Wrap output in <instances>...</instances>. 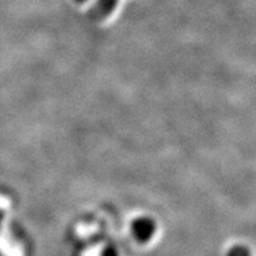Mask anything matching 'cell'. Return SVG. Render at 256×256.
<instances>
[{"mask_svg":"<svg viewBox=\"0 0 256 256\" xmlns=\"http://www.w3.org/2000/svg\"><path fill=\"white\" fill-rule=\"evenodd\" d=\"M75 2H86V0H75Z\"/></svg>","mask_w":256,"mask_h":256,"instance_id":"5","label":"cell"},{"mask_svg":"<svg viewBox=\"0 0 256 256\" xmlns=\"http://www.w3.org/2000/svg\"><path fill=\"white\" fill-rule=\"evenodd\" d=\"M226 256H252V252L248 247L242 244L234 246L226 252Z\"/></svg>","mask_w":256,"mask_h":256,"instance_id":"3","label":"cell"},{"mask_svg":"<svg viewBox=\"0 0 256 256\" xmlns=\"http://www.w3.org/2000/svg\"><path fill=\"white\" fill-rule=\"evenodd\" d=\"M100 256H120L118 249L115 248V246H107L104 248V250L101 252Z\"/></svg>","mask_w":256,"mask_h":256,"instance_id":"4","label":"cell"},{"mask_svg":"<svg viewBox=\"0 0 256 256\" xmlns=\"http://www.w3.org/2000/svg\"><path fill=\"white\" fill-rule=\"evenodd\" d=\"M130 234L139 243H147L154 238L156 232V220L150 216H139L130 222Z\"/></svg>","mask_w":256,"mask_h":256,"instance_id":"1","label":"cell"},{"mask_svg":"<svg viewBox=\"0 0 256 256\" xmlns=\"http://www.w3.org/2000/svg\"><path fill=\"white\" fill-rule=\"evenodd\" d=\"M119 0H96L89 11V18L94 22H101L113 14Z\"/></svg>","mask_w":256,"mask_h":256,"instance_id":"2","label":"cell"}]
</instances>
